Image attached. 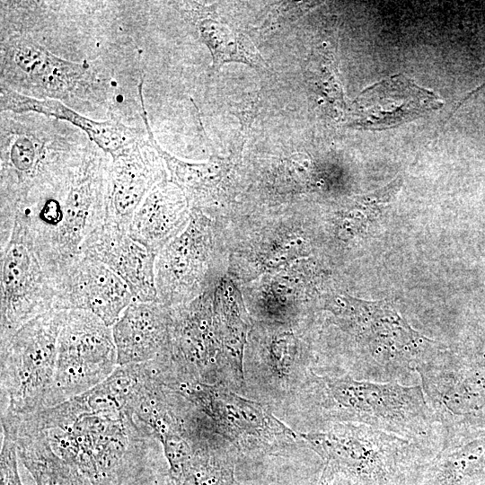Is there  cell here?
<instances>
[{"label": "cell", "mask_w": 485, "mask_h": 485, "mask_svg": "<svg viewBox=\"0 0 485 485\" xmlns=\"http://www.w3.org/2000/svg\"><path fill=\"white\" fill-rule=\"evenodd\" d=\"M18 427L43 432L53 450L93 485H133L162 471L157 439L126 412L93 410L80 395L22 419Z\"/></svg>", "instance_id": "6da1fadb"}, {"label": "cell", "mask_w": 485, "mask_h": 485, "mask_svg": "<svg viewBox=\"0 0 485 485\" xmlns=\"http://www.w3.org/2000/svg\"><path fill=\"white\" fill-rule=\"evenodd\" d=\"M297 392L304 414L316 428L313 431L335 423H357L405 438L435 454L442 445L443 428L420 384L375 383L312 369Z\"/></svg>", "instance_id": "7a4b0ae2"}, {"label": "cell", "mask_w": 485, "mask_h": 485, "mask_svg": "<svg viewBox=\"0 0 485 485\" xmlns=\"http://www.w3.org/2000/svg\"><path fill=\"white\" fill-rule=\"evenodd\" d=\"M335 310L340 327L354 340V356L344 371L357 380L419 384L418 370L433 362L445 346L413 329L382 302L347 300Z\"/></svg>", "instance_id": "3957f363"}, {"label": "cell", "mask_w": 485, "mask_h": 485, "mask_svg": "<svg viewBox=\"0 0 485 485\" xmlns=\"http://www.w3.org/2000/svg\"><path fill=\"white\" fill-rule=\"evenodd\" d=\"M348 485H409L435 453L357 423H335L300 434Z\"/></svg>", "instance_id": "277c9868"}, {"label": "cell", "mask_w": 485, "mask_h": 485, "mask_svg": "<svg viewBox=\"0 0 485 485\" xmlns=\"http://www.w3.org/2000/svg\"><path fill=\"white\" fill-rule=\"evenodd\" d=\"M66 311L51 309L0 341L1 423L49 408Z\"/></svg>", "instance_id": "5b68a950"}, {"label": "cell", "mask_w": 485, "mask_h": 485, "mask_svg": "<svg viewBox=\"0 0 485 485\" xmlns=\"http://www.w3.org/2000/svg\"><path fill=\"white\" fill-rule=\"evenodd\" d=\"M117 366L111 327L89 311L66 310L57 340L49 408L93 389Z\"/></svg>", "instance_id": "8992f818"}, {"label": "cell", "mask_w": 485, "mask_h": 485, "mask_svg": "<svg viewBox=\"0 0 485 485\" xmlns=\"http://www.w3.org/2000/svg\"><path fill=\"white\" fill-rule=\"evenodd\" d=\"M0 341L30 320L55 309L59 278L35 247L12 232L0 244Z\"/></svg>", "instance_id": "52a82bcc"}, {"label": "cell", "mask_w": 485, "mask_h": 485, "mask_svg": "<svg viewBox=\"0 0 485 485\" xmlns=\"http://www.w3.org/2000/svg\"><path fill=\"white\" fill-rule=\"evenodd\" d=\"M177 392L208 418L218 435L240 449L276 452L297 439L262 402L239 396L225 385L197 383Z\"/></svg>", "instance_id": "ba28073f"}, {"label": "cell", "mask_w": 485, "mask_h": 485, "mask_svg": "<svg viewBox=\"0 0 485 485\" xmlns=\"http://www.w3.org/2000/svg\"><path fill=\"white\" fill-rule=\"evenodd\" d=\"M3 49L2 75L40 99L68 96L89 69L86 61L64 59L25 38L12 40Z\"/></svg>", "instance_id": "9c48e42d"}, {"label": "cell", "mask_w": 485, "mask_h": 485, "mask_svg": "<svg viewBox=\"0 0 485 485\" xmlns=\"http://www.w3.org/2000/svg\"><path fill=\"white\" fill-rule=\"evenodd\" d=\"M205 218L191 209L186 229L167 243L155 260L159 302L174 307L188 303L201 287L208 248Z\"/></svg>", "instance_id": "30bf717a"}, {"label": "cell", "mask_w": 485, "mask_h": 485, "mask_svg": "<svg viewBox=\"0 0 485 485\" xmlns=\"http://www.w3.org/2000/svg\"><path fill=\"white\" fill-rule=\"evenodd\" d=\"M442 100L432 91L397 75L364 90L353 101L351 126L383 130L399 126L442 107Z\"/></svg>", "instance_id": "8fae6325"}, {"label": "cell", "mask_w": 485, "mask_h": 485, "mask_svg": "<svg viewBox=\"0 0 485 485\" xmlns=\"http://www.w3.org/2000/svg\"><path fill=\"white\" fill-rule=\"evenodd\" d=\"M132 302L128 287L114 271L98 260L80 255L59 287L55 309L86 310L112 327Z\"/></svg>", "instance_id": "7c38bea8"}, {"label": "cell", "mask_w": 485, "mask_h": 485, "mask_svg": "<svg viewBox=\"0 0 485 485\" xmlns=\"http://www.w3.org/2000/svg\"><path fill=\"white\" fill-rule=\"evenodd\" d=\"M80 255L114 271L128 287L133 301L159 302L154 271L157 254L128 232L103 224L84 240Z\"/></svg>", "instance_id": "4fadbf2b"}, {"label": "cell", "mask_w": 485, "mask_h": 485, "mask_svg": "<svg viewBox=\"0 0 485 485\" xmlns=\"http://www.w3.org/2000/svg\"><path fill=\"white\" fill-rule=\"evenodd\" d=\"M163 161L143 143L112 157L108 163L104 224L128 232L132 217L148 192L164 175Z\"/></svg>", "instance_id": "5bb4252c"}, {"label": "cell", "mask_w": 485, "mask_h": 485, "mask_svg": "<svg viewBox=\"0 0 485 485\" xmlns=\"http://www.w3.org/2000/svg\"><path fill=\"white\" fill-rule=\"evenodd\" d=\"M172 308L133 301L112 325L118 366L146 363L171 350Z\"/></svg>", "instance_id": "9a60e30c"}, {"label": "cell", "mask_w": 485, "mask_h": 485, "mask_svg": "<svg viewBox=\"0 0 485 485\" xmlns=\"http://www.w3.org/2000/svg\"><path fill=\"white\" fill-rule=\"evenodd\" d=\"M0 110L15 113L31 111L67 121L85 132L102 153L110 154L111 158L143 143L136 128L119 121L93 120L58 100L31 97L3 84L0 90Z\"/></svg>", "instance_id": "2e32d148"}, {"label": "cell", "mask_w": 485, "mask_h": 485, "mask_svg": "<svg viewBox=\"0 0 485 485\" xmlns=\"http://www.w3.org/2000/svg\"><path fill=\"white\" fill-rule=\"evenodd\" d=\"M485 478V434L468 436L463 428L444 430L440 449L410 485H480Z\"/></svg>", "instance_id": "e0dca14e"}, {"label": "cell", "mask_w": 485, "mask_h": 485, "mask_svg": "<svg viewBox=\"0 0 485 485\" xmlns=\"http://www.w3.org/2000/svg\"><path fill=\"white\" fill-rule=\"evenodd\" d=\"M182 191L171 181L158 182L136 210L128 234L145 247L159 251L183 230L190 219Z\"/></svg>", "instance_id": "ac0fdd59"}, {"label": "cell", "mask_w": 485, "mask_h": 485, "mask_svg": "<svg viewBox=\"0 0 485 485\" xmlns=\"http://www.w3.org/2000/svg\"><path fill=\"white\" fill-rule=\"evenodd\" d=\"M141 117L143 119L148 143L163 161L169 172V181L177 186L183 193L191 209L211 200L214 191L225 177L227 170L225 163L209 161L207 163H191L179 159L164 151L156 142L151 130L148 115L145 107L143 87L137 88Z\"/></svg>", "instance_id": "d6986e66"}, {"label": "cell", "mask_w": 485, "mask_h": 485, "mask_svg": "<svg viewBox=\"0 0 485 485\" xmlns=\"http://www.w3.org/2000/svg\"><path fill=\"white\" fill-rule=\"evenodd\" d=\"M3 435L14 440L18 458L36 485H93L84 474L53 450L43 432L18 430Z\"/></svg>", "instance_id": "ffe728a7"}, {"label": "cell", "mask_w": 485, "mask_h": 485, "mask_svg": "<svg viewBox=\"0 0 485 485\" xmlns=\"http://www.w3.org/2000/svg\"><path fill=\"white\" fill-rule=\"evenodd\" d=\"M197 30L212 55V70L229 62H241L254 67L265 66L252 42L242 33L207 18L197 22Z\"/></svg>", "instance_id": "44dd1931"}, {"label": "cell", "mask_w": 485, "mask_h": 485, "mask_svg": "<svg viewBox=\"0 0 485 485\" xmlns=\"http://www.w3.org/2000/svg\"><path fill=\"white\" fill-rule=\"evenodd\" d=\"M172 485H234V463L219 443L198 447Z\"/></svg>", "instance_id": "7402d4cb"}, {"label": "cell", "mask_w": 485, "mask_h": 485, "mask_svg": "<svg viewBox=\"0 0 485 485\" xmlns=\"http://www.w3.org/2000/svg\"><path fill=\"white\" fill-rule=\"evenodd\" d=\"M1 485H22L18 471L16 444L7 435H3L0 455Z\"/></svg>", "instance_id": "603a6c76"}, {"label": "cell", "mask_w": 485, "mask_h": 485, "mask_svg": "<svg viewBox=\"0 0 485 485\" xmlns=\"http://www.w3.org/2000/svg\"><path fill=\"white\" fill-rule=\"evenodd\" d=\"M316 485H348L344 480L329 465L324 463Z\"/></svg>", "instance_id": "cb8c5ba5"}, {"label": "cell", "mask_w": 485, "mask_h": 485, "mask_svg": "<svg viewBox=\"0 0 485 485\" xmlns=\"http://www.w3.org/2000/svg\"><path fill=\"white\" fill-rule=\"evenodd\" d=\"M168 485H172V481H171V482H170V483H169Z\"/></svg>", "instance_id": "d4e9b609"}]
</instances>
